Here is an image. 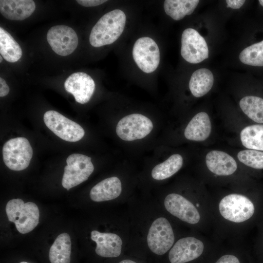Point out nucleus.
<instances>
[{"mask_svg":"<svg viewBox=\"0 0 263 263\" xmlns=\"http://www.w3.org/2000/svg\"><path fill=\"white\" fill-rule=\"evenodd\" d=\"M126 21L125 14L120 9L104 15L91 30L89 37L91 45L99 47L115 42L122 34Z\"/></svg>","mask_w":263,"mask_h":263,"instance_id":"1","label":"nucleus"},{"mask_svg":"<svg viewBox=\"0 0 263 263\" xmlns=\"http://www.w3.org/2000/svg\"><path fill=\"white\" fill-rule=\"evenodd\" d=\"M5 211L9 221L14 223L21 234L31 231L39 223V209L33 202L24 203L21 199H13L7 202Z\"/></svg>","mask_w":263,"mask_h":263,"instance_id":"2","label":"nucleus"},{"mask_svg":"<svg viewBox=\"0 0 263 263\" xmlns=\"http://www.w3.org/2000/svg\"><path fill=\"white\" fill-rule=\"evenodd\" d=\"M32 156L33 149L26 138L19 137L11 139L3 146L4 163L11 170L20 171L26 169Z\"/></svg>","mask_w":263,"mask_h":263,"instance_id":"3","label":"nucleus"},{"mask_svg":"<svg viewBox=\"0 0 263 263\" xmlns=\"http://www.w3.org/2000/svg\"><path fill=\"white\" fill-rule=\"evenodd\" d=\"M66 163L61 184L68 190L86 181L94 170L91 158L82 154H71Z\"/></svg>","mask_w":263,"mask_h":263,"instance_id":"4","label":"nucleus"},{"mask_svg":"<svg viewBox=\"0 0 263 263\" xmlns=\"http://www.w3.org/2000/svg\"><path fill=\"white\" fill-rule=\"evenodd\" d=\"M147 242L150 250L156 255H163L171 249L174 242V235L166 218L158 217L153 221L148 230Z\"/></svg>","mask_w":263,"mask_h":263,"instance_id":"5","label":"nucleus"},{"mask_svg":"<svg viewBox=\"0 0 263 263\" xmlns=\"http://www.w3.org/2000/svg\"><path fill=\"white\" fill-rule=\"evenodd\" d=\"M43 120L49 129L65 141L76 142L85 134L81 126L56 111H47L44 114Z\"/></svg>","mask_w":263,"mask_h":263,"instance_id":"6","label":"nucleus"},{"mask_svg":"<svg viewBox=\"0 0 263 263\" xmlns=\"http://www.w3.org/2000/svg\"><path fill=\"white\" fill-rule=\"evenodd\" d=\"M219 211L225 219L241 223L249 219L253 215L254 206L246 197L232 194L224 197L219 203Z\"/></svg>","mask_w":263,"mask_h":263,"instance_id":"7","label":"nucleus"},{"mask_svg":"<svg viewBox=\"0 0 263 263\" xmlns=\"http://www.w3.org/2000/svg\"><path fill=\"white\" fill-rule=\"evenodd\" d=\"M152 129V122L149 118L141 114L133 113L119 121L116 132L121 139L132 141L144 138Z\"/></svg>","mask_w":263,"mask_h":263,"instance_id":"8","label":"nucleus"},{"mask_svg":"<svg viewBox=\"0 0 263 263\" xmlns=\"http://www.w3.org/2000/svg\"><path fill=\"white\" fill-rule=\"evenodd\" d=\"M132 54L135 62L144 73H152L159 65V49L155 41L150 38H138L133 45Z\"/></svg>","mask_w":263,"mask_h":263,"instance_id":"9","label":"nucleus"},{"mask_svg":"<svg viewBox=\"0 0 263 263\" xmlns=\"http://www.w3.org/2000/svg\"><path fill=\"white\" fill-rule=\"evenodd\" d=\"M208 53L205 39L196 30L189 28L183 32L181 55L185 60L199 63L208 57Z\"/></svg>","mask_w":263,"mask_h":263,"instance_id":"10","label":"nucleus"},{"mask_svg":"<svg viewBox=\"0 0 263 263\" xmlns=\"http://www.w3.org/2000/svg\"><path fill=\"white\" fill-rule=\"evenodd\" d=\"M47 40L52 50L61 56L72 54L78 42L77 36L74 29L64 25H56L49 29Z\"/></svg>","mask_w":263,"mask_h":263,"instance_id":"11","label":"nucleus"},{"mask_svg":"<svg viewBox=\"0 0 263 263\" xmlns=\"http://www.w3.org/2000/svg\"><path fill=\"white\" fill-rule=\"evenodd\" d=\"M164 204L166 210L182 221L190 224L199 222L200 216L193 204L182 195L171 193L165 198Z\"/></svg>","mask_w":263,"mask_h":263,"instance_id":"12","label":"nucleus"},{"mask_svg":"<svg viewBox=\"0 0 263 263\" xmlns=\"http://www.w3.org/2000/svg\"><path fill=\"white\" fill-rule=\"evenodd\" d=\"M93 79L83 72H76L70 75L64 82L65 90L72 94L75 100L80 104L88 102L92 97L94 90Z\"/></svg>","mask_w":263,"mask_h":263,"instance_id":"13","label":"nucleus"},{"mask_svg":"<svg viewBox=\"0 0 263 263\" xmlns=\"http://www.w3.org/2000/svg\"><path fill=\"white\" fill-rule=\"evenodd\" d=\"M204 249L203 242L192 237L180 239L171 248L169 259L171 263H186L198 258Z\"/></svg>","mask_w":263,"mask_h":263,"instance_id":"14","label":"nucleus"},{"mask_svg":"<svg viewBox=\"0 0 263 263\" xmlns=\"http://www.w3.org/2000/svg\"><path fill=\"white\" fill-rule=\"evenodd\" d=\"M91 239L96 243L95 252L98 256L115 258L121 254L123 241L118 235L94 230L91 232Z\"/></svg>","mask_w":263,"mask_h":263,"instance_id":"15","label":"nucleus"},{"mask_svg":"<svg viewBox=\"0 0 263 263\" xmlns=\"http://www.w3.org/2000/svg\"><path fill=\"white\" fill-rule=\"evenodd\" d=\"M36 8L32 0H0V12L6 19L22 20L30 16Z\"/></svg>","mask_w":263,"mask_h":263,"instance_id":"16","label":"nucleus"},{"mask_svg":"<svg viewBox=\"0 0 263 263\" xmlns=\"http://www.w3.org/2000/svg\"><path fill=\"white\" fill-rule=\"evenodd\" d=\"M206 165L212 173L220 176L233 174L237 165L234 159L227 153L219 150H211L206 157Z\"/></svg>","mask_w":263,"mask_h":263,"instance_id":"17","label":"nucleus"},{"mask_svg":"<svg viewBox=\"0 0 263 263\" xmlns=\"http://www.w3.org/2000/svg\"><path fill=\"white\" fill-rule=\"evenodd\" d=\"M122 192V184L116 176L107 178L93 187L90 192L91 199L96 202L112 200L117 198Z\"/></svg>","mask_w":263,"mask_h":263,"instance_id":"18","label":"nucleus"},{"mask_svg":"<svg viewBox=\"0 0 263 263\" xmlns=\"http://www.w3.org/2000/svg\"><path fill=\"white\" fill-rule=\"evenodd\" d=\"M211 126L209 117L205 112L196 114L186 127L184 135L189 140L202 141L210 135Z\"/></svg>","mask_w":263,"mask_h":263,"instance_id":"19","label":"nucleus"},{"mask_svg":"<svg viewBox=\"0 0 263 263\" xmlns=\"http://www.w3.org/2000/svg\"><path fill=\"white\" fill-rule=\"evenodd\" d=\"M214 82L212 72L206 68H201L193 72L189 82V90L196 97L203 96L211 89Z\"/></svg>","mask_w":263,"mask_h":263,"instance_id":"20","label":"nucleus"},{"mask_svg":"<svg viewBox=\"0 0 263 263\" xmlns=\"http://www.w3.org/2000/svg\"><path fill=\"white\" fill-rule=\"evenodd\" d=\"M71 241L67 233L59 234L51 245L49 252L51 263H70Z\"/></svg>","mask_w":263,"mask_h":263,"instance_id":"21","label":"nucleus"},{"mask_svg":"<svg viewBox=\"0 0 263 263\" xmlns=\"http://www.w3.org/2000/svg\"><path fill=\"white\" fill-rule=\"evenodd\" d=\"M199 2L198 0H166L164 8L166 14L175 20L191 14Z\"/></svg>","mask_w":263,"mask_h":263,"instance_id":"22","label":"nucleus"},{"mask_svg":"<svg viewBox=\"0 0 263 263\" xmlns=\"http://www.w3.org/2000/svg\"><path fill=\"white\" fill-rule=\"evenodd\" d=\"M0 54L5 60L13 63L22 56V50L12 36L1 27H0Z\"/></svg>","mask_w":263,"mask_h":263,"instance_id":"23","label":"nucleus"},{"mask_svg":"<svg viewBox=\"0 0 263 263\" xmlns=\"http://www.w3.org/2000/svg\"><path fill=\"white\" fill-rule=\"evenodd\" d=\"M183 159L181 155L174 154L164 162L155 166L152 169V177L156 180L167 179L176 173L182 167Z\"/></svg>","mask_w":263,"mask_h":263,"instance_id":"24","label":"nucleus"},{"mask_svg":"<svg viewBox=\"0 0 263 263\" xmlns=\"http://www.w3.org/2000/svg\"><path fill=\"white\" fill-rule=\"evenodd\" d=\"M242 143L245 148L263 150V125H253L245 127L240 133Z\"/></svg>","mask_w":263,"mask_h":263,"instance_id":"25","label":"nucleus"},{"mask_svg":"<svg viewBox=\"0 0 263 263\" xmlns=\"http://www.w3.org/2000/svg\"><path fill=\"white\" fill-rule=\"evenodd\" d=\"M243 112L254 121L263 123V99L256 96H246L240 101Z\"/></svg>","mask_w":263,"mask_h":263,"instance_id":"26","label":"nucleus"},{"mask_svg":"<svg viewBox=\"0 0 263 263\" xmlns=\"http://www.w3.org/2000/svg\"><path fill=\"white\" fill-rule=\"evenodd\" d=\"M239 59L246 65L263 66V40L244 48L240 53Z\"/></svg>","mask_w":263,"mask_h":263,"instance_id":"27","label":"nucleus"},{"mask_svg":"<svg viewBox=\"0 0 263 263\" xmlns=\"http://www.w3.org/2000/svg\"><path fill=\"white\" fill-rule=\"evenodd\" d=\"M239 160L244 165L256 169H263V152L254 150L239 151Z\"/></svg>","mask_w":263,"mask_h":263,"instance_id":"28","label":"nucleus"},{"mask_svg":"<svg viewBox=\"0 0 263 263\" xmlns=\"http://www.w3.org/2000/svg\"><path fill=\"white\" fill-rule=\"evenodd\" d=\"M104 0H77L79 4L85 7H92L98 6L106 2Z\"/></svg>","mask_w":263,"mask_h":263,"instance_id":"29","label":"nucleus"},{"mask_svg":"<svg viewBox=\"0 0 263 263\" xmlns=\"http://www.w3.org/2000/svg\"><path fill=\"white\" fill-rule=\"evenodd\" d=\"M215 263H240L238 259L233 255H226L221 257Z\"/></svg>","mask_w":263,"mask_h":263,"instance_id":"30","label":"nucleus"},{"mask_svg":"<svg viewBox=\"0 0 263 263\" xmlns=\"http://www.w3.org/2000/svg\"><path fill=\"white\" fill-rule=\"evenodd\" d=\"M245 0H226L227 7L234 9L241 8L244 4Z\"/></svg>","mask_w":263,"mask_h":263,"instance_id":"31","label":"nucleus"},{"mask_svg":"<svg viewBox=\"0 0 263 263\" xmlns=\"http://www.w3.org/2000/svg\"><path fill=\"white\" fill-rule=\"evenodd\" d=\"M10 89L5 80L0 77V96H6L9 92Z\"/></svg>","mask_w":263,"mask_h":263,"instance_id":"32","label":"nucleus"},{"mask_svg":"<svg viewBox=\"0 0 263 263\" xmlns=\"http://www.w3.org/2000/svg\"><path fill=\"white\" fill-rule=\"evenodd\" d=\"M119 263H137L132 260L127 259V260H122L120 261Z\"/></svg>","mask_w":263,"mask_h":263,"instance_id":"33","label":"nucleus"},{"mask_svg":"<svg viewBox=\"0 0 263 263\" xmlns=\"http://www.w3.org/2000/svg\"><path fill=\"white\" fill-rule=\"evenodd\" d=\"M259 1L260 4L263 6V0H260Z\"/></svg>","mask_w":263,"mask_h":263,"instance_id":"34","label":"nucleus"},{"mask_svg":"<svg viewBox=\"0 0 263 263\" xmlns=\"http://www.w3.org/2000/svg\"><path fill=\"white\" fill-rule=\"evenodd\" d=\"M2 61V56H0V62H1Z\"/></svg>","mask_w":263,"mask_h":263,"instance_id":"35","label":"nucleus"},{"mask_svg":"<svg viewBox=\"0 0 263 263\" xmlns=\"http://www.w3.org/2000/svg\"><path fill=\"white\" fill-rule=\"evenodd\" d=\"M19 263H28V262H26L23 261V262H21Z\"/></svg>","mask_w":263,"mask_h":263,"instance_id":"36","label":"nucleus"}]
</instances>
